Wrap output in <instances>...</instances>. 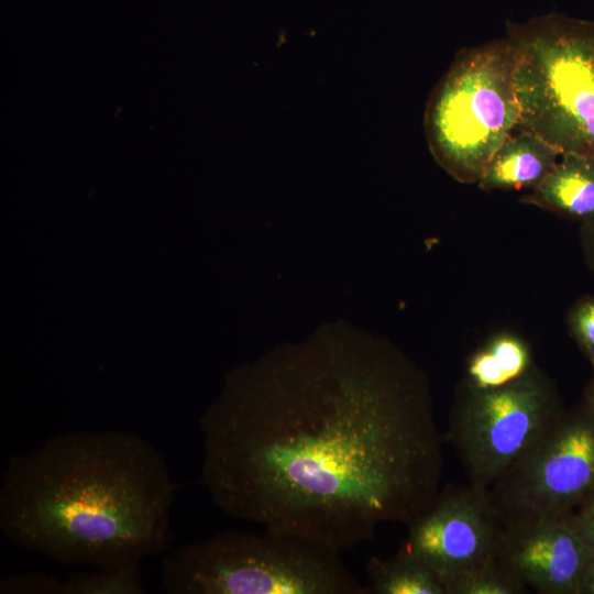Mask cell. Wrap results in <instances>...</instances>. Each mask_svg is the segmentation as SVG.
Masks as SVG:
<instances>
[{
  "label": "cell",
  "mask_w": 594,
  "mask_h": 594,
  "mask_svg": "<svg viewBox=\"0 0 594 594\" xmlns=\"http://www.w3.org/2000/svg\"><path fill=\"white\" fill-rule=\"evenodd\" d=\"M227 515L342 551L433 502L443 436L426 374L392 343L323 326L232 374L200 421Z\"/></svg>",
  "instance_id": "cell-1"
},
{
  "label": "cell",
  "mask_w": 594,
  "mask_h": 594,
  "mask_svg": "<svg viewBox=\"0 0 594 594\" xmlns=\"http://www.w3.org/2000/svg\"><path fill=\"white\" fill-rule=\"evenodd\" d=\"M176 488L164 457L144 438L72 431L9 459L0 530L18 548L63 564L140 563L168 546Z\"/></svg>",
  "instance_id": "cell-2"
},
{
  "label": "cell",
  "mask_w": 594,
  "mask_h": 594,
  "mask_svg": "<svg viewBox=\"0 0 594 594\" xmlns=\"http://www.w3.org/2000/svg\"><path fill=\"white\" fill-rule=\"evenodd\" d=\"M169 594H371L340 551L297 536L224 531L165 556Z\"/></svg>",
  "instance_id": "cell-3"
},
{
  "label": "cell",
  "mask_w": 594,
  "mask_h": 594,
  "mask_svg": "<svg viewBox=\"0 0 594 594\" xmlns=\"http://www.w3.org/2000/svg\"><path fill=\"white\" fill-rule=\"evenodd\" d=\"M515 47L517 129L561 154L594 155V21L562 13L507 23Z\"/></svg>",
  "instance_id": "cell-4"
},
{
  "label": "cell",
  "mask_w": 594,
  "mask_h": 594,
  "mask_svg": "<svg viewBox=\"0 0 594 594\" xmlns=\"http://www.w3.org/2000/svg\"><path fill=\"white\" fill-rule=\"evenodd\" d=\"M515 64L507 36L462 48L429 96L424 118L428 147L459 183L476 184L517 128Z\"/></svg>",
  "instance_id": "cell-5"
},
{
  "label": "cell",
  "mask_w": 594,
  "mask_h": 594,
  "mask_svg": "<svg viewBox=\"0 0 594 594\" xmlns=\"http://www.w3.org/2000/svg\"><path fill=\"white\" fill-rule=\"evenodd\" d=\"M564 410L556 386L536 366L497 388L479 389L464 382L443 438L453 447L470 484L488 488L542 439Z\"/></svg>",
  "instance_id": "cell-6"
},
{
  "label": "cell",
  "mask_w": 594,
  "mask_h": 594,
  "mask_svg": "<svg viewBox=\"0 0 594 594\" xmlns=\"http://www.w3.org/2000/svg\"><path fill=\"white\" fill-rule=\"evenodd\" d=\"M487 490L503 525L568 516L594 492V420L581 402Z\"/></svg>",
  "instance_id": "cell-7"
},
{
  "label": "cell",
  "mask_w": 594,
  "mask_h": 594,
  "mask_svg": "<svg viewBox=\"0 0 594 594\" xmlns=\"http://www.w3.org/2000/svg\"><path fill=\"white\" fill-rule=\"evenodd\" d=\"M407 527L398 552L428 566L444 587L454 578L497 559L503 534L487 490L472 484L446 485Z\"/></svg>",
  "instance_id": "cell-8"
},
{
  "label": "cell",
  "mask_w": 594,
  "mask_h": 594,
  "mask_svg": "<svg viewBox=\"0 0 594 594\" xmlns=\"http://www.w3.org/2000/svg\"><path fill=\"white\" fill-rule=\"evenodd\" d=\"M594 554L568 516L503 525L497 561L541 594H578Z\"/></svg>",
  "instance_id": "cell-9"
},
{
  "label": "cell",
  "mask_w": 594,
  "mask_h": 594,
  "mask_svg": "<svg viewBox=\"0 0 594 594\" xmlns=\"http://www.w3.org/2000/svg\"><path fill=\"white\" fill-rule=\"evenodd\" d=\"M560 156L561 152L539 135L516 128L495 151L476 184L484 191L531 190Z\"/></svg>",
  "instance_id": "cell-10"
},
{
  "label": "cell",
  "mask_w": 594,
  "mask_h": 594,
  "mask_svg": "<svg viewBox=\"0 0 594 594\" xmlns=\"http://www.w3.org/2000/svg\"><path fill=\"white\" fill-rule=\"evenodd\" d=\"M521 201L581 224L594 221V155L562 153L547 177Z\"/></svg>",
  "instance_id": "cell-11"
},
{
  "label": "cell",
  "mask_w": 594,
  "mask_h": 594,
  "mask_svg": "<svg viewBox=\"0 0 594 594\" xmlns=\"http://www.w3.org/2000/svg\"><path fill=\"white\" fill-rule=\"evenodd\" d=\"M535 365L525 340L514 333L493 336L468 360L465 383L479 389H491L513 383Z\"/></svg>",
  "instance_id": "cell-12"
},
{
  "label": "cell",
  "mask_w": 594,
  "mask_h": 594,
  "mask_svg": "<svg viewBox=\"0 0 594 594\" xmlns=\"http://www.w3.org/2000/svg\"><path fill=\"white\" fill-rule=\"evenodd\" d=\"M365 569L371 594H447L428 566L398 551L389 559L371 557Z\"/></svg>",
  "instance_id": "cell-13"
},
{
  "label": "cell",
  "mask_w": 594,
  "mask_h": 594,
  "mask_svg": "<svg viewBox=\"0 0 594 594\" xmlns=\"http://www.w3.org/2000/svg\"><path fill=\"white\" fill-rule=\"evenodd\" d=\"M140 563L76 572L59 580L58 594H141Z\"/></svg>",
  "instance_id": "cell-14"
},
{
  "label": "cell",
  "mask_w": 594,
  "mask_h": 594,
  "mask_svg": "<svg viewBox=\"0 0 594 594\" xmlns=\"http://www.w3.org/2000/svg\"><path fill=\"white\" fill-rule=\"evenodd\" d=\"M446 591L447 594H525L528 587L495 559L454 578Z\"/></svg>",
  "instance_id": "cell-15"
},
{
  "label": "cell",
  "mask_w": 594,
  "mask_h": 594,
  "mask_svg": "<svg viewBox=\"0 0 594 594\" xmlns=\"http://www.w3.org/2000/svg\"><path fill=\"white\" fill-rule=\"evenodd\" d=\"M566 320L570 336L594 366V296L580 297L571 307Z\"/></svg>",
  "instance_id": "cell-16"
},
{
  "label": "cell",
  "mask_w": 594,
  "mask_h": 594,
  "mask_svg": "<svg viewBox=\"0 0 594 594\" xmlns=\"http://www.w3.org/2000/svg\"><path fill=\"white\" fill-rule=\"evenodd\" d=\"M59 578L44 572H29L7 578L0 583L1 593L58 594Z\"/></svg>",
  "instance_id": "cell-17"
},
{
  "label": "cell",
  "mask_w": 594,
  "mask_h": 594,
  "mask_svg": "<svg viewBox=\"0 0 594 594\" xmlns=\"http://www.w3.org/2000/svg\"><path fill=\"white\" fill-rule=\"evenodd\" d=\"M568 519L580 538L594 550V492L568 515Z\"/></svg>",
  "instance_id": "cell-18"
},
{
  "label": "cell",
  "mask_w": 594,
  "mask_h": 594,
  "mask_svg": "<svg viewBox=\"0 0 594 594\" xmlns=\"http://www.w3.org/2000/svg\"><path fill=\"white\" fill-rule=\"evenodd\" d=\"M580 240L585 262L594 273V221L581 224Z\"/></svg>",
  "instance_id": "cell-19"
},
{
  "label": "cell",
  "mask_w": 594,
  "mask_h": 594,
  "mask_svg": "<svg viewBox=\"0 0 594 594\" xmlns=\"http://www.w3.org/2000/svg\"><path fill=\"white\" fill-rule=\"evenodd\" d=\"M578 594H594V554L584 570Z\"/></svg>",
  "instance_id": "cell-20"
},
{
  "label": "cell",
  "mask_w": 594,
  "mask_h": 594,
  "mask_svg": "<svg viewBox=\"0 0 594 594\" xmlns=\"http://www.w3.org/2000/svg\"><path fill=\"white\" fill-rule=\"evenodd\" d=\"M581 402L594 420V366H592V375L584 388L583 398Z\"/></svg>",
  "instance_id": "cell-21"
}]
</instances>
